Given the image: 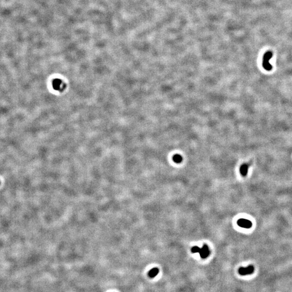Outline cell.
I'll return each instance as SVG.
<instances>
[{
	"label": "cell",
	"mask_w": 292,
	"mask_h": 292,
	"mask_svg": "<svg viewBox=\"0 0 292 292\" xmlns=\"http://www.w3.org/2000/svg\"><path fill=\"white\" fill-rule=\"evenodd\" d=\"M159 269L158 268H154L149 271L148 273V276L150 278H154L159 274Z\"/></svg>",
	"instance_id": "8992f818"
},
{
	"label": "cell",
	"mask_w": 292,
	"mask_h": 292,
	"mask_svg": "<svg viewBox=\"0 0 292 292\" xmlns=\"http://www.w3.org/2000/svg\"><path fill=\"white\" fill-rule=\"evenodd\" d=\"M200 249H201V248H199L198 246H194L192 248L191 251L193 253H199L200 251Z\"/></svg>",
	"instance_id": "9c48e42d"
},
{
	"label": "cell",
	"mask_w": 292,
	"mask_h": 292,
	"mask_svg": "<svg viewBox=\"0 0 292 292\" xmlns=\"http://www.w3.org/2000/svg\"><path fill=\"white\" fill-rule=\"evenodd\" d=\"M248 167H249V166H248V164H243V165L240 167V172L241 174L243 176H245L247 175V172H248Z\"/></svg>",
	"instance_id": "5b68a950"
},
{
	"label": "cell",
	"mask_w": 292,
	"mask_h": 292,
	"mask_svg": "<svg viewBox=\"0 0 292 292\" xmlns=\"http://www.w3.org/2000/svg\"><path fill=\"white\" fill-rule=\"evenodd\" d=\"M0 184H1V183H0Z\"/></svg>",
	"instance_id": "30bf717a"
},
{
	"label": "cell",
	"mask_w": 292,
	"mask_h": 292,
	"mask_svg": "<svg viewBox=\"0 0 292 292\" xmlns=\"http://www.w3.org/2000/svg\"><path fill=\"white\" fill-rule=\"evenodd\" d=\"M53 87L57 90H59L62 88V82L59 80H56L53 82Z\"/></svg>",
	"instance_id": "52a82bcc"
},
{
	"label": "cell",
	"mask_w": 292,
	"mask_h": 292,
	"mask_svg": "<svg viewBox=\"0 0 292 292\" xmlns=\"http://www.w3.org/2000/svg\"><path fill=\"white\" fill-rule=\"evenodd\" d=\"M199 253L200 257L202 259L207 258L210 254V251L208 248V246L207 245L203 246V247L201 248Z\"/></svg>",
	"instance_id": "277c9868"
},
{
	"label": "cell",
	"mask_w": 292,
	"mask_h": 292,
	"mask_svg": "<svg viewBox=\"0 0 292 292\" xmlns=\"http://www.w3.org/2000/svg\"><path fill=\"white\" fill-rule=\"evenodd\" d=\"M173 161L175 162V163L176 164H179V163H181L182 161V158L181 156V155H178V154H176V155H174L173 156Z\"/></svg>",
	"instance_id": "ba28073f"
},
{
	"label": "cell",
	"mask_w": 292,
	"mask_h": 292,
	"mask_svg": "<svg viewBox=\"0 0 292 292\" xmlns=\"http://www.w3.org/2000/svg\"><path fill=\"white\" fill-rule=\"evenodd\" d=\"M254 267L252 265L247 267H240L239 269V273L241 275H247L253 274L254 272Z\"/></svg>",
	"instance_id": "7a4b0ae2"
},
{
	"label": "cell",
	"mask_w": 292,
	"mask_h": 292,
	"mask_svg": "<svg viewBox=\"0 0 292 292\" xmlns=\"http://www.w3.org/2000/svg\"><path fill=\"white\" fill-rule=\"evenodd\" d=\"M237 225L239 226L240 227L244 228H251L252 226V223L251 221L247 220V219H239L237 221Z\"/></svg>",
	"instance_id": "3957f363"
},
{
	"label": "cell",
	"mask_w": 292,
	"mask_h": 292,
	"mask_svg": "<svg viewBox=\"0 0 292 292\" xmlns=\"http://www.w3.org/2000/svg\"><path fill=\"white\" fill-rule=\"evenodd\" d=\"M272 56H273V53L271 51L267 52L263 56V67L267 71H271L272 70V68H273L272 65L270 64L269 61L270 60V59L272 58Z\"/></svg>",
	"instance_id": "6da1fadb"
}]
</instances>
